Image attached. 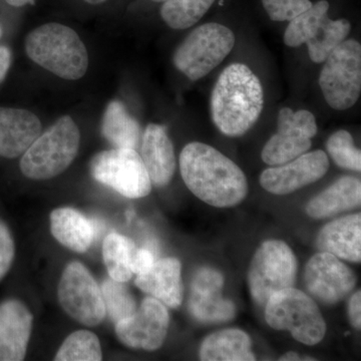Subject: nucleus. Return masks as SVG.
<instances>
[{
	"label": "nucleus",
	"instance_id": "nucleus-15",
	"mask_svg": "<svg viewBox=\"0 0 361 361\" xmlns=\"http://www.w3.org/2000/svg\"><path fill=\"white\" fill-rule=\"evenodd\" d=\"M224 277L219 271L203 267L197 271L191 286L189 310L199 322H227L236 315V306L222 295Z\"/></svg>",
	"mask_w": 361,
	"mask_h": 361
},
{
	"label": "nucleus",
	"instance_id": "nucleus-29",
	"mask_svg": "<svg viewBox=\"0 0 361 361\" xmlns=\"http://www.w3.org/2000/svg\"><path fill=\"white\" fill-rule=\"evenodd\" d=\"M103 360L101 343L94 332L78 330L61 344L54 360L99 361Z\"/></svg>",
	"mask_w": 361,
	"mask_h": 361
},
{
	"label": "nucleus",
	"instance_id": "nucleus-10",
	"mask_svg": "<svg viewBox=\"0 0 361 361\" xmlns=\"http://www.w3.org/2000/svg\"><path fill=\"white\" fill-rule=\"evenodd\" d=\"M59 304L71 317L87 326H96L106 317L101 287L78 261L68 264L58 286Z\"/></svg>",
	"mask_w": 361,
	"mask_h": 361
},
{
	"label": "nucleus",
	"instance_id": "nucleus-35",
	"mask_svg": "<svg viewBox=\"0 0 361 361\" xmlns=\"http://www.w3.org/2000/svg\"><path fill=\"white\" fill-rule=\"evenodd\" d=\"M348 317L355 329H361V292L358 290L351 296L348 302Z\"/></svg>",
	"mask_w": 361,
	"mask_h": 361
},
{
	"label": "nucleus",
	"instance_id": "nucleus-6",
	"mask_svg": "<svg viewBox=\"0 0 361 361\" xmlns=\"http://www.w3.org/2000/svg\"><path fill=\"white\" fill-rule=\"evenodd\" d=\"M235 42V35L227 26L206 23L188 35L176 49L173 61L188 78L198 80L227 58Z\"/></svg>",
	"mask_w": 361,
	"mask_h": 361
},
{
	"label": "nucleus",
	"instance_id": "nucleus-39",
	"mask_svg": "<svg viewBox=\"0 0 361 361\" xmlns=\"http://www.w3.org/2000/svg\"><path fill=\"white\" fill-rule=\"evenodd\" d=\"M85 1L90 4H104L106 0H85Z\"/></svg>",
	"mask_w": 361,
	"mask_h": 361
},
{
	"label": "nucleus",
	"instance_id": "nucleus-37",
	"mask_svg": "<svg viewBox=\"0 0 361 361\" xmlns=\"http://www.w3.org/2000/svg\"><path fill=\"white\" fill-rule=\"evenodd\" d=\"M9 6L14 7H21L27 6V4H35V0H6Z\"/></svg>",
	"mask_w": 361,
	"mask_h": 361
},
{
	"label": "nucleus",
	"instance_id": "nucleus-33",
	"mask_svg": "<svg viewBox=\"0 0 361 361\" xmlns=\"http://www.w3.org/2000/svg\"><path fill=\"white\" fill-rule=\"evenodd\" d=\"M16 245L11 230L0 220V281L6 277L13 265Z\"/></svg>",
	"mask_w": 361,
	"mask_h": 361
},
{
	"label": "nucleus",
	"instance_id": "nucleus-22",
	"mask_svg": "<svg viewBox=\"0 0 361 361\" xmlns=\"http://www.w3.org/2000/svg\"><path fill=\"white\" fill-rule=\"evenodd\" d=\"M51 232L61 245L78 253L89 250L94 239V227L85 215L75 209L65 207L52 211Z\"/></svg>",
	"mask_w": 361,
	"mask_h": 361
},
{
	"label": "nucleus",
	"instance_id": "nucleus-28",
	"mask_svg": "<svg viewBox=\"0 0 361 361\" xmlns=\"http://www.w3.org/2000/svg\"><path fill=\"white\" fill-rule=\"evenodd\" d=\"M329 9V1L320 0L291 20L284 32L285 44L289 47H297L306 44L314 35L323 18L327 16Z\"/></svg>",
	"mask_w": 361,
	"mask_h": 361
},
{
	"label": "nucleus",
	"instance_id": "nucleus-26",
	"mask_svg": "<svg viewBox=\"0 0 361 361\" xmlns=\"http://www.w3.org/2000/svg\"><path fill=\"white\" fill-rule=\"evenodd\" d=\"M350 30L351 25L348 20H332L329 16H325L314 35L305 44L311 61L315 63H323L346 39Z\"/></svg>",
	"mask_w": 361,
	"mask_h": 361
},
{
	"label": "nucleus",
	"instance_id": "nucleus-4",
	"mask_svg": "<svg viewBox=\"0 0 361 361\" xmlns=\"http://www.w3.org/2000/svg\"><path fill=\"white\" fill-rule=\"evenodd\" d=\"M80 133L68 116L56 121L26 149L20 170L32 180H49L65 172L78 155Z\"/></svg>",
	"mask_w": 361,
	"mask_h": 361
},
{
	"label": "nucleus",
	"instance_id": "nucleus-7",
	"mask_svg": "<svg viewBox=\"0 0 361 361\" xmlns=\"http://www.w3.org/2000/svg\"><path fill=\"white\" fill-rule=\"evenodd\" d=\"M320 89L332 109L344 111L355 106L361 92V45L357 40L342 42L324 61Z\"/></svg>",
	"mask_w": 361,
	"mask_h": 361
},
{
	"label": "nucleus",
	"instance_id": "nucleus-9",
	"mask_svg": "<svg viewBox=\"0 0 361 361\" xmlns=\"http://www.w3.org/2000/svg\"><path fill=\"white\" fill-rule=\"evenodd\" d=\"M90 170L94 180L127 198H144L151 193L148 171L135 149L101 152L92 158Z\"/></svg>",
	"mask_w": 361,
	"mask_h": 361
},
{
	"label": "nucleus",
	"instance_id": "nucleus-17",
	"mask_svg": "<svg viewBox=\"0 0 361 361\" xmlns=\"http://www.w3.org/2000/svg\"><path fill=\"white\" fill-rule=\"evenodd\" d=\"M42 132L35 114L21 109L0 108V157L16 159L23 155Z\"/></svg>",
	"mask_w": 361,
	"mask_h": 361
},
{
	"label": "nucleus",
	"instance_id": "nucleus-14",
	"mask_svg": "<svg viewBox=\"0 0 361 361\" xmlns=\"http://www.w3.org/2000/svg\"><path fill=\"white\" fill-rule=\"evenodd\" d=\"M329 169V157L317 149L304 153L283 165L266 169L260 176V185L271 194H290L317 182Z\"/></svg>",
	"mask_w": 361,
	"mask_h": 361
},
{
	"label": "nucleus",
	"instance_id": "nucleus-41",
	"mask_svg": "<svg viewBox=\"0 0 361 361\" xmlns=\"http://www.w3.org/2000/svg\"><path fill=\"white\" fill-rule=\"evenodd\" d=\"M1 35H2V30H1V26H0V37H1Z\"/></svg>",
	"mask_w": 361,
	"mask_h": 361
},
{
	"label": "nucleus",
	"instance_id": "nucleus-3",
	"mask_svg": "<svg viewBox=\"0 0 361 361\" xmlns=\"http://www.w3.org/2000/svg\"><path fill=\"white\" fill-rule=\"evenodd\" d=\"M28 58L63 80L82 78L89 68V54L77 32L61 23L35 28L25 39Z\"/></svg>",
	"mask_w": 361,
	"mask_h": 361
},
{
	"label": "nucleus",
	"instance_id": "nucleus-25",
	"mask_svg": "<svg viewBox=\"0 0 361 361\" xmlns=\"http://www.w3.org/2000/svg\"><path fill=\"white\" fill-rule=\"evenodd\" d=\"M135 249L133 240L118 233H111L104 238L103 257L111 279L123 283L132 278L130 264Z\"/></svg>",
	"mask_w": 361,
	"mask_h": 361
},
{
	"label": "nucleus",
	"instance_id": "nucleus-34",
	"mask_svg": "<svg viewBox=\"0 0 361 361\" xmlns=\"http://www.w3.org/2000/svg\"><path fill=\"white\" fill-rule=\"evenodd\" d=\"M155 258L151 252L147 249H135L130 264L133 274L139 275L146 272L153 266Z\"/></svg>",
	"mask_w": 361,
	"mask_h": 361
},
{
	"label": "nucleus",
	"instance_id": "nucleus-8",
	"mask_svg": "<svg viewBox=\"0 0 361 361\" xmlns=\"http://www.w3.org/2000/svg\"><path fill=\"white\" fill-rule=\"evenodd\" d=\"M297 261L290 247L280 240L266 241L256 251L248 273L252 299L265 306L273 294L293 287Z\"/></svg>",
	"mask_w": 361,
	"mask_h": 361
},
{
	"label": "nucleus",
	"instance_id": "nucleus-18",
	"mask_svg": "<svg viewBox=\"0 0 361 361\" xmlns=\"http://www.w3.org/2000/svg\"><path fill=\"white\" fill-rule=\"evenodd\" d=\"M142 160L152 184L167 186L176 171L174 146L164 126L149 123L142 135Z\"/></svg>",
	"mask_w": 361,
	"mask_h": 361
},
{
	"label": "nucleus",
	"instance_id": "nucleus-27",
	"mask_svg": "<svg viewBox=\"0 0 361 361\" xmlns=\"http://www.w3.org/2000/svg\"><path fill=\"white\" fill-rule=\"evenodd\" d=\"M215 0H166L161 8L163 20L174 30H186L196 25Z\"/></svg>",
	"mask_w": 361,
	"mask_h": 361
},
{
	"label": "nucleus",
	"instance_id": "nucleus-31",
	"mask_svg": "<svg viewBox=\"0 0 361 361\" xmlns=\"http://www.w3.org/2000/svg\"><path fill=\"white\" fill-rule=\"evenodd\" d=\"M326 149L337 166L360 172V149L356 148L353 135L348 130H337L334 135H330L326 142Z\"/></svg>",
	"mask_w": 361,
	"mask_h": 361
},
{
	"label": "nucleus",
	"instance_id": "nucleus-36",
	"mask_svg": "<svg viewBox=\"0 0 361 361\" xmlns=\"http://www.w3.org/2000/svg\"><path fill=\"white\" fill-rule=\"evenodd\" d=\"M11 65V52L8 47H0V82H4Z\"/></svg>",
	"mask_w": 361,
	"mask_h": 361
},
{
	"label": "nucleus",
	"instance_id": "nucleus-12",
	"mask_svg": "<svg viewBox=\"0 0 361 361\" xmlns=\"http://www.w3.org/2000/svg\"><path fill=\"white\" fill-rule=\"evenodd\" d=\"M170 315L167 308L154 297H147L134 314L116 323V334L130 348L157 350L167 336Z\"/></svg>",
	"mask_w": 361,
	"mask_h": 361
},
{
	"label": "nucleus",
	"instance_id": "nucleus-1",
	"mask_svg": "<svg viewBox=\"0 0 361 361\" xmlns=\"http://www.w3.org/2000/svg\"><path fill=\"white\" fill-rule=\"evenodd\" d=\"M180 170L188 189L209 205L237 206L248 193L243 171L218 149L203 142H190L183 149Z\"/></svg>",
	"mask_w": 361,
	"mask_h": 361
},
{
	"label": "nucleus",
	"instance_id": "nucleus-30",
	"mask_svg": "<svg viewBox=\"0 0 361 361\" xmlns=\"http://www.w3.org/2000/svg\"><path fill=\"white\" fill-rule=\"evenodd\" d=\"M101 290L106 312L114 322L118 323L129 317L137 310L134 297L123 282L116 281L110 277L104 280Z\"/></svg>",
	"mask_w": 361,
	"mask_h": 361
},
{
	"label": "nucleus",
	"instance_id": "nucleus-20",
	"mask_svg": "<svg viewBox=\"0 0 361 361\" xmlns=\"http://www.w3.org/2000/svg\"><path fill=\"white\" fill-rule=\"evenodd\" d=\"M318 249L350 262L361 260L360 214L345 216L325 225L317 237Z\"/></svg>",
	"mask_w": 361,
	"mask_h": 361
},
{
	"label": "nucleus",
	"instance_id": "nucleus-40",
	"mask_svg": "<svg viewBox=\"0 0 361 361\" xmlns=\"http://www.w3.org/2000/svg\"><path fill=\"white\" fill-rule=\"evenodd\" d=\"M152 1H155V2H164V1H166V0H152Z\"/></svg>",
	"mask_w": 361,
	"mask_h": 361
},
{
	"label": "nucleus",
	"instance_id": "nucleus-19",
	"mask_svg": "<svg viewBox=\"0 0 361 361\" xmlns=\"http://www.w3.org/2000/svg\"><path fill=\"white\" fill-rule=\"evenodd\" d=\"M135 283L168 307L176 310L182 304V266L178 259L155 261L148 271L137 275Z\"/></svg>",
	"mask_w": 361,
	"mask_h": 361
},
{
	"label": "nucleus",
	"instance_id": "nucleus-11",
	"mask_svg": "<svg viewBox=\"0 0 361 361\" xmlns=\"http://www.w3.org/2000/svg\"><path fill=\"white\" fill-rule=\"evenodd\" d=\"M317 133L315 116L308 111L283 108L278 114L277 133L266 142L261 158L269 166L288 163L311 147Z\"/></svg>",
	"mask_w": 361,
	"mask_h": 361
},
{
	"label": "nucleus",
	"instance_id": "nucleus-32",
	"mask_svg": "<svg viewBox=\"0 0 361 361\" xmlns=\"http://www.w3.org/2000/svg\"><path fill=\"white\" fill-rule=\"evenodd\" d=\"M266 13L274 21H290L310 8V0H262Z\"/></svg>",
	"mask_w": 361,
	"mask_h": 361
},
{
	"label": "nucleus",
	"instance_id": "nucleus-38",
	"mask_svg": "<svg viewBox=\"0 0 361 361\" xmlns=\"http://www.w3.org/2000/svg\"><path fill=\"white\" fill-rule=\"evenodd\" d=\"M279 360L295 361L302 360V358H301L300 355H297L296 353H293V351H289V353H285L284 355H282Z\"/></svg>",
	"mask_w": 361,
	"mask_h": 361
},
{
	"label": "nucleus",
	"instance_id": "nucleus-16",
	"mask_svg": "<svg viewBox=\"0 0 361 361\" xmlns=\"http://www.w3.org/2000/svg\"><path fill=\"white\" fill-rule=\"evenodd\" d=\"M32 322V312L21 301L0 304V361L25 360Z\"/></svg>",
	"mask_w": 361,
	"mask_h": 361
},
{
	"label": "nucleus",
	"instance_id": "nucleus-21",
	"mask_svg": "<svg viewBox=\"0 0 361 361\" xmlns=\"http://www.w3.org/2000/svg\"><path fill=\"white\" fill-rule=\"evenodd\" d=\"M360 203V180L346 176L311 199L306 205V213L313 219H325L357 208Z\"/></svg>",
	"mask_w": 361,
	"mask_h": 361
},
{
	"label": "nucleus",
	"instance_id": "nucleus-2",
	"mask_svg": "<svg viewBox=\"0 0 361 361\" xmlns=\"http://www.w3.org/2000/svg\"><path fill=\"white\" fill-rule=\"evenodd\" d=\"M263 106L262 85L248 66L232 63L222 71L211 97L213 123L222 134H245L257 122Z\"/></svg>",
	"mask_w": 361,
	"mask_h": 361
},
{
	"label": "nucleus",
	"instance_id": "nucleus-5",
	"mask_svg": "<svg viewBox=\"0 0 361 361\" xmlns=\"http://www.w3.org/2000/svg\"><path fill=\"white\" fill-rule=\"evenodd\" d=\"M265 319L272 329L288 330L297 341L306 345L319 343L326 334V323L313 299L293 287L268 299Z\"/></svg>",
	"mask_w": 361,
	"mask_h": 361
},
{
	"label": "nucleus",
	"instance_id": "nucleus-24",
	"mask_svg": "<svg viewBox=\"0 0 361 361\" xmlns=\"http://www.w3.org/2000/svg\"><path fill=\"white\" fill-rule=\"evenodd\" d=\"M102 134L116 149H135L141 139V127L121 102L113 101L104 111Z\"/></svg>",
	"mask_w": 361,
	"mask_h": 361
},
{
	"label": "nucleus",
	"instance_id": "nucleus-13",
	"mask_svg": "<svg viewBox=\"0 0 361 361\" xmlns=\"http://www.w3.org/2000/svg\"><path fill=\"white\" fill-rule=\"evenodd\" d=\"M304 281L311 295L323 303L334 304L353 291L356 277L336 256L322 252L312 256L306 264Z\"/></svg>",
	"mask_w": 361,
	"mask_h": 361
},
{
	"label": "nucleus",
	"instance_id": "nucleus-23",
	"mask_svg": "<svg viewBox=\"0 0 361 361\" xmlns=\"http://www.w3.org/2000/svg\"><path fill=\"white\" fill-rule=\"evenodd\" d=\"M252 341L246 332L225 329L207 336L202 342L200 360L204 361L255 360Z\"/></svg>",
	"mask_w": 361,
	"mask_h": 361
}]
</instances>
